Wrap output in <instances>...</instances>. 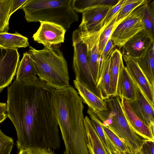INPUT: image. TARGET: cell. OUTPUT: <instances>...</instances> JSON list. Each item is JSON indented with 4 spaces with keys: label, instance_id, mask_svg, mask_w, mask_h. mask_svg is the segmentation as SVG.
Instances as JSON below:
<instances>
[{
    "label": "cell",
    "instance_id": "cell-22",
    "mask_svg": "<svg viewBox=\"0 0 154 154\" xmlns=\"http://www.w3.org/2000/svg\"><path fill=\"white\" fill-rule=\"evenodd\" d=\"M122 55L117 49L112 52L110 62V98L117 96V86L120 70L123 64Z\"/></svg>",
    "mask_w": 154,
    "mask_h": 154
},
{
    "label": "cell",
    "instance_id": "cell-3",
    "mask_svg": "<svg viewBox=\"0 0 154 154\" xmlns=\"http://www.w3.org/2000/svg\"><path fill=\"white\" fill-rule=\"evenodd\" d=\"M28 53L35 65L38 79L55 90L69 86L67 63L59 47L44 46L36 50L29 46Z\"/></svg>",
    "mask_w": 154,
    "mask_h": 154
},
{
    "label": "cell",
    "instance_id": "cell-5",
    "mask_svg": "<svg viewBox=\"0 0 154 154\" xmlns=\"http://www.w3.org/2000/svg\"><path fill=\"white\" fill-rule=\"evenodd\" d=\"M106 109L95 113L104 125L108 127L125 141L131 152L136 153L143 142L141 137L130 127L118 96L104 100Z\"/></svg>",
    "mask_w": 154,
    "mask_h": 154
},
{
    "label": "cell",
    "instance_id": "cell-10",
    "mask_svg": "<svg viewBox=\"0 0 154 154\" xmlns=\"http://www.w3.org/2000/svg\"><path fill=\"white\" fill-rule=\"evenodd\" d=\"M2 51L0 55V93L12 83L16 73L20 56L17 49Z\"/></svg>",
    "mask_w": 154,
    "mask_h": 154
},
{
    "label": "cell",
    "instance_id": "cell-13",
    "mask_svg": "<svg viewBox=\"0 0 154 154\" xmlns=\"http://www.w3.org/2000/svg\"><path fill=\"white\" fill-rule=\"evenodd\" d=\"M136 85L135 99L127 100L136 115L154 132V107L150 104L136 84Z\"/></svg>",
    "mask_w": 154,
    "mask_h": 154
},
{
    "label": "cell",
    "instance_id": "cell-6",
    "mask_svg": "<svg viewBox=\"0 0 154 154\" xmlns=\"http://www.w3.org/2000/svg\"><path fill=\"white\" fill-rule=\"evenodd\" d=\"M72 38L74 48L72 66L75 79L100 98L89 69L87 46L81 37L79 28L73 31Z\"/></svg>",
    "mask_w": 154,
    "mask_h": 154
},
{
    "label": "cell",
    "instance_id": "cell-9",
    "mask_svg": "<svg viewBox=\"0 0 154 154\" xmlns=\"http://www.w3.org/2000/svg\"><path fill=\"white\" fill-rule=\"evenodd\" d=\"M40 25L33 35L34 41L44 46L56 45L63 43L66 30L56 23L40 21Z\"/></svg>",
    "mask_w": 154,
    "mask_h": 154
},
{
    "label": "cell",
    "instance_id": "cell-35",
    "mask_svg": "<svg viewBox=\"0 0 154 154\" xmlns=\"http://www.w3.org/2000/svg\"><path fill=\"white\" fill-rule=\"evenodd\" d=\"M27 0H13L11 15L16 11L20 9L21 7Z\"/></svg>",
    "mask_w": 154,
    "mask_h": 154
},
{
    "label": "cell",
    "instance_id": "cell-33",
    "mask_svg": "<svg viewBox=\"0 0 154 154\" xmlns=\"http://www.w3.org/2000/svg\"><path fill=\"white\" fill-rule=\"evenodd\" d=\"M115 45L110 38L106 45L101 56V61L104 60L106 57L114 50Z\"/></svg>",
    "mask_w": 154,
    "mask_h": 154
},
{
    "label": "cell",
    "instance_id": "cell-26",
    "mask_svg": "<svg viewBox=\"0 0 154 154\" xmlns=\"http://www.w3.org/2000/svg\"><path fill=\"white\" fill-rule=\"evenodd\" d=\"M117 0H72V5L76 13H82L89 8L100 5L113 6L118 2Z\"/></svg>",
    "mask_w": 154,
    "mask_h": 154
},
{
    "label": "cell",
    "instance_id": "cell-36",
    "mask_svg": "<svg viewBox=\"0 0 154 154\" xmlns=\"http://www.w3.org/2000/svg\"><path fill=\"white\" fill-rule=\"evenodd\" d=\"M143 142L151 154H154V140L143 139Z\"/></svg>",
    "mask_w": 154,
    "mask_h": 154
},
{
    "label": "cell",
    "instance_id": "cell-27",
    "mask_svg": "<svg viewBox=\"0 0 154 154\" xmlns=\"http://www.w3.org/2000/svg\"><path fill=\"white\" fill-rule=\"evenodd\" d=\"M13 0H0V32H8Z\"/></svg>",
    "mask_w": 154,
    "mask_h": 154
},
{
    "label": "cell",
    "instance_id": "cell-19",
    "mask_svg": "<svg viewBox=\"0 0 154 154\" xmlns=\"http://www.w3.org/2000/svg\"><path fill=\"white\" fill-rule=\"evenodd\" d=\"M112 53L104 60L100 61L99 78L96 85L100 98L103 100L110 98V62Z\"/></svg>",
    "mask_w": 154,
    "mask_h": 154
},
{
    "label": "cell",
    "instance_id": "cell-30",
    "mask_svg": "<svg viewBox=\"0 0 154 154\" xmlns=\"http://www.w3.org/2000/svg\"><path fill=\"white\" fill-rule=\"evenodd\" d=\"M150 1L148 0H125L118 14L116 21L123 19L137 7Z\"/></svg>",
    "mask_w": 154,
    "mask_h": 154
},
{
    "label": "cell",
    "instance_id": "cell-17",
    "mask_svg": "<svg viewBox=\"0 0 154 154\" xmlns=\"http://www.w3.org/2000/svg\"><path fill=\"white\" fill-rule=\"evenodd\" d=\"M16 75L15 79L20 83H29L38 78L34 62L27 51L23 53L21 60L19 62Z\"/></svg>",
    "mask_w": 154,
    "mask_h": 154
},
{
    "label": "cell",
    "instance_id": "cell-23",
    "mask_svg": "<svg viewBox=\"0 0 154 154\" xmlns=\"http://www.w3.org/2000/svg\"><path fill=\"white\" fill-rule=\"evenodd\" d=\"M154 43L143 57L136 60L140 69L154 87Z\"/></svg>",
    "mask_w": 154,
    "mask_h": 154
},
{
    "label": "cell",
    "instance_id": "cell-28",
    "mask_svg": "<svg viewBox=\"0 0 154 154\" xmlns=\"http://www.w3.org/2000/svg\"><path fill=\"white\" fill-rule=\"evenodd\" d=\"M102 128L108 139L122 154H131L124 140L107 126L101 123Z\"/></svg>",
    "mask_w": 154,
    "mask_h": 154
},
{
    "label": "cell",
    "instance_id": "cell-7",
    "mask_svg": "<svg viewBox=\"0 0 154 154\" xmlns=\"http://www.w3.org/2000/svg\"><path fill=\"white\" fill-rule=\"evenodd\" d=\"M143 5L128 15L114 30L110 38L115 46L121 48L130 38L144 29L141 17Z\"/></svg>",
    "mask_w": 154,
    "mask_h": 154
},
{
    "label": "cell",
    "instance_id": "cell-20",
    "mask_svg": "<svg viewBox=\"0 0 154 154\" xmlns=\"http://www.w3.org/2000/svg\"><path fill=\"white\" fill-rule=\"evenodd\" d=\"M84 122L87 138V146L89 154H108L91 119L86 116Z\"/></svg>",
    "mask_w": 154,
    "mask_h": 154
},
{
    "label": "cell",
    "instance_id": "cell-21",
    "mask_svg": "<svg viewBox=\"0 0 154 154\" xmlns=\"http://www.w3.org/2000/svg\"><path fill=\"white\" fill-rule=\"evenodd\" d=\"M29 46L28 38L17 32L14 33L0 32V49L1 51L17 49Z\"/></svg>",
    "mask_w": 154,
    "mask_h": 154
},
{
    "label": "cell",
    "instance_id": "cell-15",
    "mask_svg": "<svg viewBox=\"0 0 154 154\" xmlns=\"http://www.w3.org/2000/svg\"><path fill=\"white\" fill-rule=\"evenodd\" d=\"M122 108L131 129L143 140H154V132L134 113L125 98L121 99Z\"/></svg>",
    "mask_w": 154,
    "mask_h": 154
},
{
    "label": "cell",
    "instance_id": "cell-4",
    "mask_svg": "<svg viewBox=\"0 0 154 154\" xmlns=\"http://www.w3.org/2000/svg\"><path fill=\"white\" fill-rule=\"evenodd\" d=\"M72 0H28L20 9L28 22L46 21L56 23L66 30L79 20V15L73 9Z\"/></svg>",
    "mask_w": 154,
    "mask_h": 154
},
{
    "label": "cell",
    "instance_id": "cell-43",
    "mask_svg": "<svg viewBox=\"0 0 154 154\" xmlns=\"http://www.w3.org/2000/svg\"></svg>",
    "mask_w": 154,
    "mask_h": 154
},
{
    "label": "cell",
    "instance_id": "cell-25",
    "mask_svg": "<svg viewBox=\"0 0 154 154\" xmlns=\"http://www.w3.org/2000/svg\"><path fill=\"white\" fill-rule=\"evenodd\" d=\"M87 112L89 116L93 126L102 142L108 154H114L118 149L109 140L106 135L101 126V122L96 114L89 108Z\"/></svg>",
    "mask_w": 154,
    "mask_h": 154
},
{
    "label": "cell",
    "instance_id": "cell-2",
    "mask_svg": "<svg viewBox=\"0 0 154 154\" xmlns=\"http://www.w3.org/2000/svg\"><path fill=\"white\" fill-rule=\"evenodd\" d=\"M52 104L64 142V154H89L84 124V106L75 89L70 85L55 90Z\"/></svg>",
    "mask_w": 154,
    "mask_h": 154
},
{
    "label": "cell",
    "instance_id": "cell-37",
    "mask_svg": "<svg viewBox=\"0 0 154 154\" xmlns=\"http://www.w3.org/2000/svg\"><path fill=\"white\" fill-rule=\"evenodd\" d=\"M137 154H151L146 145L143 143L140 150L137 153Z\"/></svg>",
    "mask_w": 154,
    "mask_h": 154
},
{
    "label": "cell",
    "instance_id": "cell-31",
    "mask_svg": "<svg viewBox=\"0 0 154 154\" xmlns=\"http://www.w3.org/2000/svg\"><path fill=\"white\" fill-rule=\"evenodd\" d=\"M14 144L13 139L4 134L0 128V154H10Z\"/></svg>",
    "mask_w": 154,
    "mask_h": 154
},
{
    "label": "cell",
    "instance_id": "cell-1",
    "mask_svg": "<svg viewBox=\"0 0 154 154\" xmlns=\"http://www.w3.org/2000/svg\"><path fill=\"white\" fill-rule=\"evenodd\" d=\"M55 89L38 78L20 83L15 79L7 88V117L17 135L18 149H59L60 140L53 104Z\"/></svg>",
    "mask_w": 154,
    "mask_h": 154
},
{
    "label": "cell",
    "instance_id": "cell-39",
    "mask_svg": "<svg viewBox=\"0 0 154 154\" xmlns=\"http://www.w3.org/2000/svg\"><path fill=\"white\" fill-rule=\"evenodd\" d=\"M18 154H30V149H20Z\"/></svg>",
    "mask_w": 154,
    "mask_h": 154
},
{
    "label": "cell",
    "instance_id": "cell-42",
    "mask_svg": "<svg viewBox=\"0 0 154 154\" xmlns=\"http://www.w3.org/2000/svg\"><path fill=\"white\" fill-rule=\"evenodd\" d=\"M128 154V153H125V154Z\"/></svg>",
    "mask_w": 154,
    "mask_h": 154
},
{
    "label": "cell",
    "instance_id": "cell-29",
    "mask_svg": "<svg viewBox=\"0 0 154 154\" xmlns=\"http://www.w3.org/2000/svg\"><path fill=\"white\" fill-rule=\"evenodd\" d=\"M118 14L115 16L109 25L101 31L100 35L99 42V51L100 57L103 49L109 39L110 38L113 31L124 19L118 21H116Z\"/></svg>",
    "mask_w": 154,
    "mask_h": 154
},
{
    "label": "cell",
    "instance_id": "cell-38",
    "mask_svg": "<svg viewBox=\"0 0 154 154\" xmlns=\"http://www.w3.org/2000/svg\"><path fill=\"white\" fill-rule=\"evenodd\" d=\"M7 104L0 102V115L6 113L7 111Z\"/></svg>",
    "mask_w": 154,
    "mask_h": 154
},
{
    "label": "cell",
    "instance_id": "cell-40",
    "mask_svg": "<svg viewBox=\"0 0 154 154\" xmlns=\"http://www.w3.org/2000/svg\"><path fill=\"white\" fill-rule=\"evenodd\" d=\"M7 116L6 113L0 115V123L3 122L7 118Z\"/></svg>",
    "mask_w": 154,
    "mask_h": 154
},
{
    "label": "cell",
    "instance_id": "cell-32",
    "mask_svg": "<svg viewBox=\"0 0 154 154\" xmlns=\"http://www.w3.org/2000/svg\"><path fill=\"white\" fill-rule=\"evenodd\" d=\"M125 1V0H119L117 3L111 8L104 20L101 31L109 25L119 13Z\"/></svg>",
    "mask_w": 154,
    "mask_h": 154
},
{
    "label": "cell",
    "instance_id": "cell-18",
    "mask_svg": "<svg viewBox=\"0 0 154 154\" xmlns=\"http://www.w3.org/2000/svg\"><path fill=\"white\" fill-rule=\"evenodd\" d=\"M73 84L83 102L86 104L94 113L106 109L105 103L100 97L76 80H73Z\"/></svg>",
    "mask_w": 154,
    "mask_h": 154
},
{
    "label": "cell",
    "instance_id": "cell-24",
    "mask_svg": "<svg viewBox=\"0 0 154 154\" xmlns=\"http://www.w3.org/2000/svg\"><path fill=\"white\" fill-rule=\"evenodd\" d=\"M141 17L144 26V30L154 42V1H151L143 5Z\"/></svg>",
    "mask_w": 154,
    "mask_h": 154
},
{
    "label": "cell",
    "instance_id": "cell-41",
    "mask_svg": "<svg viewBox=\"0 0 154 154\" xmlns=\"http://www.w3.org/2000/svg\"><path fill=\"white\" fill-rule=\"evenodd\" d=\"M114 154H122L118 150Z\"/></svg>",
    "mask_w": 154,
    "mask_h": 154
},
{
    "label": "cell",
    "instance_id": "cell-11",
    "mask_svg": "<svg viewBox=\"0 0 154 154\" xmlns=\"http://www.w3.org/2000/svg\"><path fill=\"white\" fill-rule=\"evenodd\" d=\"M122 57L125 63V67L132 79L150 104L154 107V87L140 69L136 60L124 55H122Z\"/></svg>",
    "mask_w": 154,
    "mask_h": 154
},
{
    "label": "cell",
    "instance_id": "cell-12",
    "mask_svg": "<svg viewBox=\"0 0 154 154\" xmlns=\"http://www.w3.org/2000/svg\"><path fill=\"white\" fill-rule=\"evenodd\" d=\"M144 29L130 38L122 46V54L137 60L144 57L154 43Z\"/></svg>",
    "mask_w": 154,
    "mask_h": 154
},
{
    "label": "cell",
    "instance_id": "cell-16",
    "mask_svg": "<svg viewBox=\"0 0 154 154\" xmlns=\"http://www.w3.org/2000/svg\"><path fill=\"white\" fill-rule=\"evenodd\" d=\"M136 84L123 64L120 70L117 86V94L121 99L125 98L127 100L135 99Z\"/></svg>",
    "mask_w": 154,
    "mask_h": 154
},
{
    "label": "cell",
    "instance_id": "cell-8",
    "mask_svg": "<svg viewBox=\"0 0 154 154\" xmlns=\"http://www.w3.org/2000/svg\"><path fill=\"white\" fill-rule=\"evenodd\" d=\"M113 6L97 5L83 12L82 20L78 28L80 32L90 35L101 31L104 20Z\"/></svg>",
    "mask_w": 154,
    "mask_h": 154
},
{
    "label": "cell",
    "instance_id": "cell-34",
    "mask_svg": "<svg viewBox=\"0 0 154 154\" xmlns=\"http://www.w3.org/2000/svg\"><path fill=\"white\" fill-rule=\"evenodd\" d=\"M30 154H55L54 151L41 148L30 149Z\"/></svg>",
    "mask_w": 154,
    "mask_h": 154
},
{
    "label": "cell",
    "instance_id": "cell-14",
    "mask_svg": "<svg viewBox=\"0 0 154 154\" xmlns=\"http://www.w3.org/2000/svg\"><path fill=\"white\" fill-rule=\"evenodd\" d=\"M101 32L100 31L90 35L82 34L80 32L81 37L87 46L89 68L92 77L96 85L99 78L101 61L99 51V42Z\"/></svg>",
    "mask_w": 154,
    "mask_h": 154
}]
</instances>
